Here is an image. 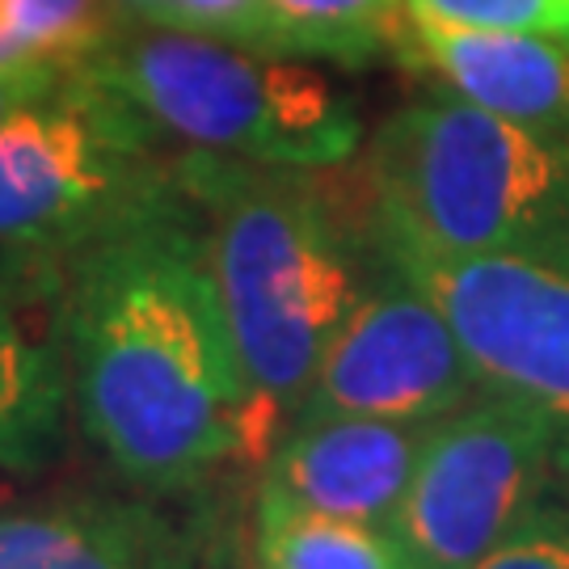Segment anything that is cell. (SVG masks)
I'll return each mask as SVG.
<instances>
[{
  "mask_svg": "<svg viewBox=\"0 0 569 569\" xmlns=\"http://www.w3.org/2000/svg\"><path fill=\"white\" fill-rule=\"evenodd\" d=\"M68 258V401L106 465L143 493H186L232 465H262L283 430L244 380L182 182Z\"/></svg>",
  "mask_w": 569,
  "mask_h": 569,
  "instance_id": "6da1fadb",
  "label": "cell"
},
{
  "mask_svg": "<svg viewBox=\"0 0 569 569\" xmlns=\"http://www.w3.org/2000/svg\"><path fill=\"white\" fill-rule=\"evenodd\" d=\"M312 169L190 152L178 182L203 216V241L228 333L270 422L305 406L333 333L367 287L359 241Z\"/></svg>",
  "mask_w": 569,
  "mask_h": 569,
  "instance_id": "7a4b0ae2",
  "label": "cell"
},
{
  "mask_svg": "<svg viewBox=\"0 0 569 569\" xmlns=\"http://www.w3.org/2000/svg\"><path fill=\"white\" fill-rule=\"evenodd\" d=\"M371 241L569 270V136L456 93L397 110L367 152Z\"/></svg>",
  "mask_w": 569,
  "mask_h": 569,
  "instance_id": "3957f363",
  "label": "cell"
},
{
  "mask_svg": "<svg viewBox=\"0 0 569 569\" xmlns=\"http://www.w3.org/2000/svg\"><path fill=\"white\" fill-rule=\"evenodd\" d=\"M81 68L152 131L211 157L333 169L363 140L346 93L279 51L152 26L106 39Z\"/></svg>",
  "mask_w": 569,
  "mask_h": 569,
  "instance_id": "277c9868",
  "label": "cell"
},
{
  "mask_svg": "<svg viewBox=\"0 0 569 569\" xmlns=\"http://www.w3.org/2000/svg\"><path fill=\"white\" fill-rule=\"evenodd\" d=\"M152 127L77 81L0 122V244L26 253H77L102 228L164 194L169 178L148 161Z\"/></svg>",
  "mask_w": 569,
  "mask_h": 569,
  "instance_id": "5b68a950",
  "label": "cell"
},
{
  "mask_svg": "<svg viewBox=\"0 0 569 569\" xmlns=\"http://www.w3.org/2000/svg\"><path fill=\"white\" fill-rule=\"evenodd\" d=\"M376 249L439 305L481 392L549 427L557 477L569 481V270L498 253Z\"/></svg>",
  "mask_w": 569,
  "mask_h": 569,
  "instance_id": "8992f818",
  "label": "cell"
},
{
  "mask_svg": "<svg viewBox=\"0 0 569 569\" xmlns=\"http://www.w3.org/2000/svg\"><path fill=\"white\" fill-rule=\"evenodd\" d=\"M557 477L552 435L502 397H472L430 422L388 531L413 569H472Z\"/></svg>",
  "mask_w": 569,
  "mask_h": 569,
  "instance_id": "52a82bcc",
  "label": "cell"
},
{
  "mask_svg": "<svg viewBox=\"0 0 569 569\" xmlns=\"http://www.w3.org/2000/svg\"><path fill=\"white\" fill-rule=\"evenodd\" d=\"M385 274H371L333 333L312 376L305 406L291 422L308 418H392L439 422L451 409L481 397L477 371L448 317L401 266L380 253ZM287 422V427H291Z\"/></svg>",
  "mask_w": 569,
  "mask_h": 569,
  "instance_id": "ba28073f",
  "label": "cell"
},
{
  "mask_svg": "<svg viewBox=\"0 0 569 569\" xmlns=\"http://www.w3.org/2000/svg\"><path fill=\"white\" fill-rule=\"evenodd\" d=\"M0 569H241V531L211 486L68 493L0 515Z\"/></svg>",
  "mask_w": 569,
  "mask_h": 569,
  "instance_id": "9c48e42d",
  "label": "cell"
},
{
  "mask_svg": "<svg viewBox=\"0 0 569 569\" xmlns=\"http://www.w3.org/2000/svg\"><path fill=\"white\" fill-rule=\"evenodd\" d=\"M430 422L308 418L291 422L262 460L258 498L291 510L388 528L406 498Z\"/></svg>",
  "mask_w": 569,
  "mask_h": 569,
  "instance_id": "30bf717a",
  "label": "cell"
},
{
  "mask_svg": "<svg viewBox=\"0 0 569 569\" xmlns=\"http://www.w3.org/2000/svg\"><path fill=\"white\" fill-rule=\"evenodd\" d=\"M406 60L427 63L448 93L549 136H569V42L528 30H465L409 18Z\"/></svg>",
  "mask_w": 569,
  "mask_h": 569,
  "instance_id": "8fae6325",
  "label": "cell"
},
{
  "mask_svg": "<svg viewBox=\"0 0 569 569\" xmlns=\"http://www.w3.org/2000/svg\"><path fill=\"white\" fill-rule=\"evenodd\" d=\"M63 406V350L0 300V472H39L56 456Z\"/></svg>",
  "mask_w": 569,
  "mask_h": 569,
  "instance_id": "7c38bea8",
  "label": "cell"
},
{
  "mask_svg": "<svg viewBox=\"0 0 569 569\" xmlns=\"http://www.w3.org/2000/svg\"><path fill=\"white\" fill-rule=\"evenodd\" d=\"M279 56L363 63L409 51L406 0H266Z\"/></svg>",
  "mask_w": 569,
  "mask_h": 569,
  "instance_id": "4fadbf2b",
  "label": "cell"
},
{
  "mask_svg": "<svg viewBox=\"0 0 569 569\" xmlns=\"http://www.w3.org/2000/svg\"><path fill=\"white\" fill-rule=\"evenodd\" d=\"M253 566L258 569H413L397 536L376 523H350L253 502Z\"/></svg>",
  "mask_w": 569,
  "mask_h": 569,
  "instance_id": "5bb4252c",
  "label": "cell"
},
{
  "mask_svg": "<svg viewBox=\"0 0 569 569\" xmlns=\"http://www.w3.org/2000/svg\"><path fill=\"white\" fill-rule=\"evenodd\" d=\"M106 39V0H9L0 60L84 63Z\"/></svg>",
  "mask_w": 569,
  "mask_h": 569,
  "instance_id": "9a60e30c",
  "label": "cell"
},
{
  "mask_svg": "<svg viewBox=\"0 0 569 569\" xmlns=\"http://www.w3.org/2000/svg\"><path fill=\"white\" fill-rule=\"evenodd\" d=\"M136 13L148 26H169V30H190L207 39L274 51L266 0H143Z\"/></svg>",
  "mask_w": 569,
  "mask_h": 569,
  "instance_id": "2e32d148",
  "label": "cell"
},
{
  "mask_svg": "<svg viewBox=\"0 0 569 569\" xmlns=\"http://www.w3.org/2000/svg\"><path fill=\"white\" fill-rule=\"evenodd\" d=\"M409 18L465 26V30H528L557 34L566 30L569 0H406Z\"/></svg>",
  "mask_w": 569,
  "mask_h": 569,
  "instance_id": "e0dca14e",
  "label": "cell"
},
{
  "mask_svg": "<svg viewBox=\"0 0 569 569\" xmlns=\"http://www.w3.org/2000/svg\"><path fill=\"white\" fill-rule=\"evenodd\" d=\"M472 569H569V498L545 493Z\"/></svg>",
  "mask_w": 569,
  "mask_h": 569,
  "instance_id": "ac0fdd59",
  "label": "cell"
},
{
  "mask_svg": "<svg viewBox=\"0 0 569 569\" xmlns=\"http://www.w3.org/2000/svg\"><path fill=\"white\" fill-rule=\"evenodd\" d=\"M81 63L60 60H0V122L26 106L47 102L77 81Z\"/></svg>",
  "mask_w": 569,
  "mask_h": 569,
  "instance_id": "d6986e66",
  "label": "cell"
},
{
  "mask_svg": "<svg viewBox=\"0 0 569 569\" xmlns=\"http://www.w3.org/2000/svg\"><path fill=\"white\" fill-rule=\"evenodd\" d=\"M13 502H18V489H13V481H4V477H0V515L13 507Z\"/></svg>",
  "mask_w": 569,
  "mask_h": 569,
  "instance_id": "ffe728a7",
  "label": "cell"
},
{
  "mask_svg": "<svg viewBox=\"0 0 569 569\" xmlns=\"http://www.w3.org/2000/svg\"><path fill=\"white\" fill-rule=\"evenodd\" d=\"M4 26H9V0H0V42H4Z\"/></svg>",
  "mask_w": 569,
  "mask_h": 569,
  "instance_id": "44dd1931",
  "label": "cell"
},
{
  "mask_svg": "<svg viewBox=\"0 0 569 569\" xmlns=\"http://www.w3.org/2000/svg\"><path fill=\"white\" fill-rule=\"evenodd\" d=\"M119 4H127V9H140L143 0H119Z\"/></svg>",
  "mask_w": 569,
  "mask_h": 569,
  "instance_id": "7402d4cb",
  "label": "cell"
},
{
  "mask_svg": "<svg viewBox=\"0 0 569 569\" xmlns=\"http://www.w3.org/2000/svg\"><path fill=\"white\" fill-rule=\"evenodd\" d=\"M561 39H566V42H569V13H566V30H561Z\"/></svg>",
  "mask_w": 569,
  "mask_h": 569,
  "instance_id": "603a6c76",
  "label": "cell"
}]
</instances>
